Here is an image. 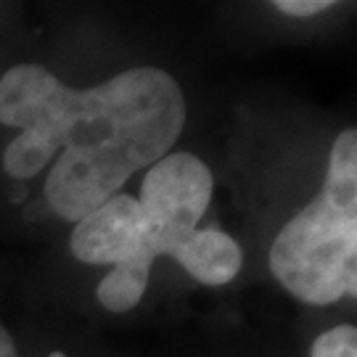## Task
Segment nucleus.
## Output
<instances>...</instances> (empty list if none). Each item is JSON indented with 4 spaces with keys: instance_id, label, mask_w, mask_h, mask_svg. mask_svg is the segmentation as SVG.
I'll return each mask as SVG.
<instances>
[{
    "instance_id": "f257e3e1",
    "label": "nucleus",
    "mask_w": 357,
    "mask_h": 357,
    "mask_svg": "<svg viewBox=\"0 0 357 357\" xmlns=\"http://www.w3.org/2000/svg\"><path fill=\"white\" fill-rule=\"evenodd\" d=\"M0 125L22 130L3 151V169L32 180L51 165L45 202L61 220L79 222L169 153L185 125V98L156 66L69 88L45 66L19 64L0 79Z\"/></svg>"
},
{
    "instance_id": "f03ea898",
    "label": "nucleus",
    "mask_w": 357,
    "mask_h": 357,
    "mask_svg": "<svg viewBox=\"0 0 357 357\" xmlns=\"http://www.w3.org/2000/svg\"><path fill=\"white\" fill-rule=\"evenodd\" d=\"M270 270L307 305H333L357 294V132L342 130L328 153L320 193L281 228Z\"/></svg>"
},
{
    "instance_id": "7ed1b4c3",
    "label": "nucleus",
    "mask_w": 357,
    "mask_h": 357,
    "mask_svg": "<svg viewBox=\"0 0 357 357\" xmlns=\"http://www.w3.org/2000/svg\"><path fill=\"white\" fill-rule=\"evenodd\" d=\"M215 191L212 169L188 151L165 153L141 183L138 204L146 220L141 252L128 265L112 268L101 278L96 296L112 312H128L143 299L151 278V262L169 255L178 259L199 220L206 215Z\"/></svg>"
},
{
    "instance_id": "20e7f679",
    "label": "nucleus",
    "mask_w": 357,
    "mask_h": 357,
    "mask_svg": "<svg viewBox=\"0 0 357 357\" xmlns=\"http://www.w3.org/2000/svg\"><path fill=\"white\" fill-rule=\"evenodd\" d=\"M146 220L138 199L116 193L75 222L69 236L72 255L85 265H128L141 252Z\"/></svg>"
},
{
    "instance_id": "39448f33",
    "label": "nucleus",
    "mask_w": 357,
    "mask_h": 357,
    "mask_svg": "<svg viewBox=\"0 0 357 357\" xmlns=\"http://www.w3.org/2000/svg\"><path fill=\"white\" fill-rule=\"evenodd\" d=\"M178 265L204 286H225L241 273V243L220 228H196L178 255Z\"/></svg>"
},
{
    "instance_id": "423d86ee",
    "label": "nucleus",
    "mask_w": 357,
    "mask_h": 357,
    "mask_svg": "<svg viewBox=\"0 0 357 357\" xmlns=\"http://www.w3.org/2000/svg\"><path fill=\"white\" fill-rule=\"evenodd\" d=\"M310 357H357V328L336 326L331 331H323L312 342Z\"/></svg>"
},
{
    "instance_id": "0eeeda50",
    "label": "nucleus",
    "mask_w": 357,
    "mask_h": 357,
    "mask_svg": "<svg viewBox=\"0 0 357 357\" xmlns=\"http://www.w3.org/2000/svg\"><path fill=\"white\" fill-rule=\"evenodd\" d=\"M283 16H294V19H310L318 13L328 11L333 3L331 0H275L273 3Z\"/></svg>"
},
{
    "instance_id": "6e6552de",
    "label": "nucleus",
    "mask_w": 357,
    "mask_h": 357,
    "mask_svg": "<svg viewBox=\"0 0 357 357\" xmlns=\"http://www.w3.org/2000/svg\"><path fill=\"white\" fill-rule=\"evenodd\" d=\"M0 357H19L11 333H8V328H6L3 323H0Z\"/></svg>"
},
{
    "instance_id": "1a4fd4ad",
    "label": "nucleus",
    "mask_w": 357,
    "mask_h": 357,
    "mask_svg": "<svg viewBox=\"0 0 357 357\" xmlns=\"http://www.w3.org/2000/svg\"><path fill=\"white\" fill-rule=\"evenodd\" d=\"M51 357H64V355H61V352H56V355H51Z\"/></svg>"
}]
</instances>
